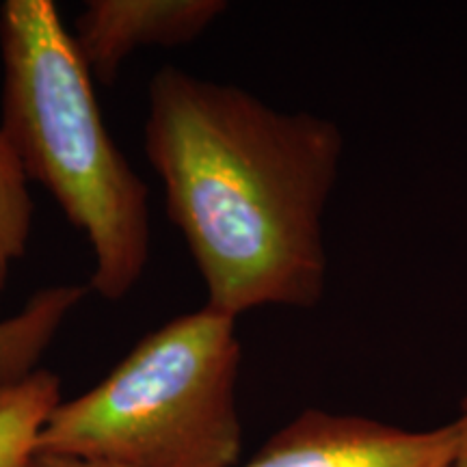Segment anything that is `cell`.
I'll return each mask as SVG.
<instances>
[{"mask_svg": "<svg viewBox=\"0 0 467 467\" xmlns=\"http://www.w3.org/2000/svg\"><path fill=\"white\" fill-rule=\"evenodd\" d=\"M342 154L340 128L327 117L277 110L178 67L150 80L145 156L206 306L227 317L323 299V217Z\"/></svg>", "mask_w": 467, "mask_h": 467, "instance_id": "obj_1", "label": "cell"}, {"mask_svg": "<svg viewBox=\"0 0 467 467\" xmlns=\"http://www.w3.org/2000/svg\"><path fill=\"white\" fill-rule=\"evenodd\" d=\"M3 130L26 180L93 251L89 290L121 301L150 258L148 186L104 126L93 76L55 0L0 5Z\"/></svg>", "mask_w": 467, "mask_h": 467, "instance_id": "obj_2", "label": "cell"}, {"mask_svg": "<svg viewBox=\"0 0 467 467\" xmlns=\"http://www.w3.org/2000/svg\"><path fill=\"white\" fill-rule=\"evenodd\" d=\"M236 320L203 306L150 331L100 383L58 402L37 452L113 467H234L243 448Z\"/></svg>", "mask_w": 467, "mask_h": 467, "instance_id": "obj_3", "label": "cell"}, {"mask_svg": "<svg viewBox=\"0 0 467 467\" xmlns=\"http://www.w3.org/2000/svg\"><path fill=\"white\" fill-rule=\"evenodd\" d=\"M457 440V422L409 431L306 409L243 467H452Z\"/></svg>", "mask_w": 467, "mask_h": 467, "instance_id": "obj_4", "label": "cell"}, {"mask_svg": "<svg viewBox=\"0 0 467 467\" xmlns=\"http://www.w3.org/2000/svg\"><path fill=\"white\" fill-rule=\"evenodd\" d=\"M225 9L223 0H89L69 33L91 76L110 85L132 52L195 42Z\"/></svg>", "mask_w": 467, "mask_h": 467, "instance_id": "obj_5", "label": "cell"}, {"mask_svg": "<svg viewBox=\"0 0 467 467\" xmlns=\"http://www.w3.org/2000/svg\"><path fill=\"white\" fill-rule=\"evenodd\" d=\"M87 292L89 285L83 284L46 285L20 312L0 320V396L39 370L44 353Z\"/></svg>", "mask_w": 467, "mask_h": 467, "instance_id": "obj_6", "label": "cell"}, {"mask_svg": "<svg viewBox=\"0 0 467 467\" xmlns=\"http://www.w3.org/2000/svg\"><path fill=\"white\" fill-rule=\"evenodd\" d=\"M61 402V381L39 368L0 396V467H33L46 420Z\"/></svg>", "mask_w": 467, "mask_h": 467, "instance_id": "obj_7", "label": "cell"}, {"mask_svg": "<svg viewBox=\"0 0 467 467\" xmlns=\"http://www.w3.org/2000/svg\"><path fill=\"white\" fill-rule=\"evenodd\" d=\"M35 203L20 161L0 130V295L7 288L11 268L26 254L33 234Z\"/></svg>", "mask_w": 467, "mask_h": 467, "instance_id": "obj_8", "label": "cell"}, {"mask_svg": "<svg viewBox=\"0 0 467 467\" xmlns=\"http://www.w3.org/2000/svg\"><path fill=\"white\" fill-rule=\"evenodd\" d=\"M33 467H113L109 463H98V461L67 457V454H35Z\"/></svg>", "mask_w": 467, "mask_h": 467, "instance_id": "obj_9", "label": "cell"}, {"mask_svg": "<svg viewBox=\"0 0 467 467\" xmlns=\"http://www.w3.org/2000/svg\"><path fill=\"white\" fill-rule=\"evenodd\" d=\"M459 429V440H457V452H454L452 467H467V392L461 402V413L454 420Z\"/></svg>", "mask_w": 467, "mask_h": 467, "instance_id": "obj_10", "label": "cell"}]
</instances>
